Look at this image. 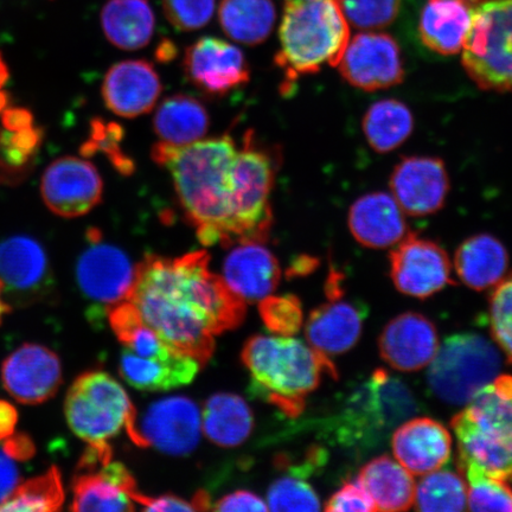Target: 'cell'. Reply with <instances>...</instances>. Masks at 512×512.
<instances>
[{
  "mask_svg": "<svg viewBox=\"0 0 512 512\" xmlns=\"http://www.w3.org/2000/svg\"><path fill=\"white\" fill-rule=\"evenodd\" d=\"M134 503L144 511H195L192 501L188 502L174 495L150 497L139 491L134 496Z\"/></svg>",
  "mask_w": 512,
  "mask_h": 512,
  "instance_id": "cell-49",
  "label": "cell"
},
{
  "mask_svg": "<svg viewBox=\"0 0 512 512\" xmlns=\"http://www.w3.org/2000/svg\"><path fill=\"white\" fill-rule=\"evenodd\" d=\"M41 195L55 215L75 219L99 206L104 195V182L98 169L88 160L62 157L44 171Z\"/></svg>",
  "mask_w": 512,
  "mask_h": 512,
  "instance_id": "cell-13",
  "label": "cell"
},
{
  "mask_svg": "<svg viewBox=\"0 0 512 512\" xmlns=\"http://www.w3.org/2000/svg\"><path fill=\"white\" fill-rule=\"evenodd\" d=\"M108 320L114 335L124 344L125 349L133 354L151 360H169L181 354L170 348L157 332L144 322L130 300L110 307Z\"/></svg>",
  "mask_w": 512,
  "mask_h": 512,
  "instance_id": "cell-36",
  "label": "cell"
},
{
  "mask_svg": "<svg viewBox=\"0 0 512 512\" xmlns=\"http://www.w3.org/2000/svg\"><path fill=\"white\" fill-rule=\"evenodd\" d=\"M349 25L361 30L388 27L399 14L400 0H336Z\"/></svg>",
  "mask_w": 512,
  "mask_h": 512,
  "instance_id": "cell-43",
  "label": "cell"
},
{
  "mask_svg": "<svg viewBox=\"0 0 512 512\" xmlns=\"http://www.w3.org/2000/svg\"><path fill=\"white\" fill-rule=\"evenodd\" d=\"M360 307L332 294L330 302L312 311L305 325L307 342L325 356L341 355L355 347L362 334Z\"/></svg>",
  "mask_w": 512,
  "mask_h": 512,
  "instance_id": "cell-25",
  "label": "cell"
},
{
  "mask_svg": "<svg viewBox=\"0 0 512 512\" xmlns=\"http://www.w3.org/2000/svg\"><path fill=\"white\" fill-rule=\"evenodd\" d=\"M254 428V416L239 395L219 393L207 400L202 412V431L221 447L245 443Z\"/></svg>",
  "mask_w": 512,
  "mask_h": 512,
  "instance_id": "cell-33",
  "label": "cell"
},
{
  "mask_svg": "<svg viewBox=\"0 0 512 512\" xmlns=\"http://www.w3.org/2000/svg\"><path fill=\"white\" fill-rule=\"evenodd\" d=\"M19 483L21 480L15 460L0 450V503L14 492Z\"/></svg>",
  "mask_w": 512,
  "mask_h": 512,
  "instance_id": "cell-51",
  "label": "cell"
},
{
  "mask_svg": "<svg viewBox=\"0 0 512 512\" xmlns=\"http://www.w3.org/2000/svg\"><path fill=\"white\" fill-rule=\"evenodd\" d=\"M209 262L206 251L172 259L146 256L128 297L170 348L201 366L214 354L215 337L238 328L246 316V303L210 270Z\"/></svg>",
  "mask_w": 512,
  "mask_h": 512,
  "instance_id": "cell-1",
  "label": "cell"
},
{
  "mask_svg": "<svg viewBox=\"0 0 512 512\" xmlns=\"http://www.w3.org/2000/svg\"><path fill=\"white\" fill-rule=\"evenodd\" d=\"M251 374V392L296 418L324 374L336 376L328 356L293 336H254L241 354Z\"/></svg>",
  "mask_w": 512,
  "mask_h": 512,
  "instance_id": "cell-3",
  "label": "cell"
},
{
  "mask_svg": "<svg viewBox=\"0 0 512 512\" xmlns=\"http://www.w3.org/2000/svg\"><path fill=\"white\" fill-rule=\"evenodd\" d=\"M73 511H132L139 492L136 480L124 464L113 460L108 445H88L72 483Z\"/></svg>",
  "mask_w": 512,
  "mask_h": 512,
  "instance_id": "cell-10",
  "label": "cell"
},
{
  "mask_svg": "<svg viewBox=\"0 0 512 512\" xmlns=\"http://www.w3.org/2000/svg\"><path fill=\"white\" fill-rule=\"evenodd\" d=\"M64 413L76 437L87 445H108L121 431H131L137 409L117 380L105 371L93 370L70 386Z\"/></svg>",
  "mask_w": 512,
  "mask_h": 512,
  "instance_id": "cell-7",
  "label": "cell"
},
{
  "mask_svg": "<svg viewBox=\"0 0 512 512\" xmlns=\"http://www.w3.org/2000/svg\"><path fill=\"white\" fill-rule=\"evenodd\" d=\"M325 510L331 512L376 511L373 499L370 498L368 492L358 480L344 484L335 495L331 496L328 503H326Z\"/></svg>",
  "mask_w": 512,
  "mask_h": 512,
  "instance_id": "cell-47",
  "label": "cell"
},
{
  "mask_svg": "<svg viewBox=\"0 0 512 512\" xmlns=\"http://www.w3.org/2000/svg\"><path fill=\"white\" fill-rule=\"evenodd\" d=\"M260 316L268 331L279 336H293L302 329L304 313L299 299L292 294L271 296L259 304Z\"/></svg>",
  "mask_w": 512,
  "mask_h": 512,
  "instance_id": "cell-44",
  "label": "cell"
},
{
  "mask_svg": "<svg viewBox=\"0 0 512 512\" xmlns=\"http://www.w3.org/2000/svg\"><path fill=\"white\" fill-rule=\"evenodd\" d=\"M389 185L403 213L426 216L444 207L450 179L443 160L408 157L395 166Z\"/></svg>",
  "mask_w": 512,
  "mask_h": 512,
  "instance_id": "cell-19",
  "label": "cell"
},
{
  "mask_svg": "<svg viewBox=\"0 0 512 512\" xmlns=\"http://www.w3.org/2000/svg\"><path fill=\"white\" fill-rule=\"evenodd\" d=\"M165 17L178 31L206 27L214 16L215 0H162Z\"/></svg>",
  "mask_w": 512,
  "mask_h": 512,
  "instance_id": "cell-46",
  "label": "cell"
},
{
  "mask_svg": "<svg viewBox=\"0 0 512 512\" xmlns=\"http://www.w3.org/2000/svg\"><path fill=\"white\" fill-rule=\"evenodd\" d=\"M267 508L272 511H319V497L304 476L291 473L271 485L267 495Z\"/></svg>",
  "mask_w": 512,
  "mask_h": 512,
  "instance_id": "cell-42",
  "label": "cell"
},
{
  "mask_svg": "<svg viewBox=\"0 0 512 512\" xmlns=\"http://www.w3.org/2000/svg\"><path fill=\"white\" fill-rule=\"evenodd\" d=\"M202 431L200 408L185 396H171L151 403L136 415L127 433L140 447H155L171 456H187L195 450Z\"/></svg>",
  "mask_w": 512,
  "mask_h": 512,
  "instance_id": "cell-11",
  "label": "cell"
},
{
  "mask_svg": "<svg viewBox=\"0 0 512 512\" xmlns=\"http://www.w3.org/2000/svg\"><path fill=\"white\" fill-rule=\"evenodd\" d=\"M10 312V305L4 296V287L0 281V324L3 323L4 317Z\"/></svg>",
  "mask_w": 512,
  "mask_h": 512,
  "instance_id": "cell-54",
  "label": "cell"
},
{
  "mask_svg": "<svg viewBox=\"0 0 512 512\" xmlns=\"http://www.w3.org/2000/svg\"><path fill=\"white\" fill-rule=\"evenodd\" d=\"M9 78L8 64L5 63L2 53H0V114L5 111V107L8 105V95L3 92V88L6 82L9 81Z\"/></svg>",
  "mask_w": 512,
  "mask_h": 512,
  "instance_id": "cell-53",
  "label": "cell"
},
{
  "mask_svg": "<svg viewBox=\"0 0 512 512\" xmlns=\"http://www.w3.org/2000/svg\"><path fill=\"white\" fill-rule=\"evenodd\" d=\"M162 91V82L155 67L144 60L114 64L101 88L108 110L127 119L150 113Z\"/></svg>",
  "mask_w": 512,
  "mask_h": 512,
  "instance_id": "cell-21",
  "label": "cell"
},
{
  "mask_svg": "<svg viewBox=\"0 0 512 512\" xmlns=\"http://www.w3.org/2000/svg\"><path fill=\"white\" fill-rule=\"evenodd\" d=\"M390 277L398 290L425 299L451 283V261L437 243L409 234L390 253Z\"/></svg>",
  "mask_w": 512,
  "mask_h": 512,
  "instance_id": "cell-17",
  "label": "cell"
},
{
  "mask_svg": "<svg viewBox=\"0 0 512 512\" xmlns=\"http://www.w3.org/2000/svg\"><path fill=\"white\" fill-rule=\"evenodd\" d=\"M48 277V256L40 242L24 235L0 242V281L4 291L29 296L40 291Z\"/></svg>",
  "mask_w": 512,
  "mask_h": 512,
  "instance_id": "cell-26",
  "label": "cell"
},
{
  "mask_svg": "<svg viewBox=\"0 0 512 512\" xmlns=\"http://www.w3.org/2000/svg\"><path fill=\"white\" fill-rule=\"evenodd\" d=\"M459 2H462L473 9L480 2V0H459Z\"/></svg>",
  "mask_w": 512,
  "mask_h": 512,
  "instance_id": "cell-55",
  "label": "cell"
},
{
  "mask_svg": "<svg viewBox=\"0 0 512 512\" xmlns=\"http://www.w3.org/2000/svg\"><path fill=\"white\" fill-rule=\"evenodd\" d=\"M279 40L274 62L285 76L281 89L287 94L324 64L338 66L350 41V25L336 0L286 2Z\"/></svg>",
  "mask_w": 512,
  "mask_h": 512,
  "instance_id": "cell-4",
  "label": "cell"
},
{
  "mask_svg": "<svg viewBox=\"0 0 512 512\" xmlns=\"http://www.w3.org/2000/svg\"><path fill=\"white\" fill-rule=\"evenodd\" d=\"M463 66L484 91L512 92V0H486L472 9Z\"/></svg>",
  "mask_w": 512,
  "mask_h": 512,
  "instance_id": "cell-8",
  "label": "cell"
},
{
  "mask_svg": "<svg viewBox=\"0 0 512 512\" xmlns=\"http://www.w3.org/2000/svg\"><path fill=\"white\" fill-rule=\"evenodd\" d=\"M183 66L192 85L209 98H223L251 79L242 51L216 37H203L192 44L185 51Z\"/></svg>",
  "mask_w": 512,
  "mask_h": 512,
  "instance_id": "cell-16",
  "label": "cell"
},
{
  "mask_svg": "<svg viewBox=\"0 0 512 512\" xmlns=\"http://www.w3.org/2000/svg\"><path fill=\"white\" fill-rule=\"evenodd\" d=\"M234 246L224 259L221 278L229 291L246 304L260 303L279 285V261L262 242H240Z\"/></svg>",
  "mask_w": 512,
  "mask_h": 512,
  "instance_id": "cell-20",
  "label": "cell"
},
{
  "mask_svg": "<svg viewBox=\"0 0 512 512\" xmlns=\"http://www.w3.org/2000/svg\"><path fill=\"white\" fill-rule=\"evenodd\" d=\"M337 67L345 81L367 92L392 88L405 78L398 43L381 32L352 37Z\"/></svg>",
  "mask_w": 512,
  "mask_h": 512,
  "instance_id": "cell-15",
  "label": "cell"
},
{
  "mask_svg": "<svg viewBox=\"0 0 512 512\" xmlns=\"http://www.w3.org/2000/svg\"><path fill=\"white\" fill-rule=\"evenodd\" d=\"M501 366V356L488 339L476 334L453 335L445 339L428 366V386L444 402L467 405L496 379Z\"/></svg>",
  "mask_w": 512,
  "mask_h": 512,
  "instance_id": "cell-9",
  "label": "cell"
},
{
  "mask_svg": "<svg viewBox=\"0 0 512 512\" xmlns=\"http://www.w3.org/2000/svg\"><path fill=\"white\" fill-rule=\"evenodd\" d=\"M124 138V128L120 125L95 119L92 121L91 134L82 146V156L91 157L101 152L119 174L130 176L136 170V165L123 149Z\"/></svg>",
  "mask_w": 512,
  "mask_h": 512,
  "instance_id": "cell-41",
  "label": "cell"
},
{
  "mask_svg": "<svg viewBox=\"0 0 512 512\" xmlns=\"http://www.w3.org/2000/svg\"><path fill=\"white\" fill-rule=\"evenodd\" d=\"M467 486V509L512 512V489L503 479L491 477L472 460L459 456Z\"/></svg>",
  "mask_w": 512,
  "mask_h": 512,
  "instance_id": "cell-40",
  "label": "cell"
},
{
  "mask_svg": "<svg viewBox=\"0 0 512 512\" xmlns=\"http://www.w3.org/2000/svg\"><path fill=\"white\" fill-rule=\"evenodd\" d=\"M471 14L470 6L459 0H431L420 18L422 42L440 55L460 53L469 34Z\"/></svg>",
  "mask_w": 512,
  "mask_h": 512,
  "instance_id": "cell-29",
  "label": "cell"
},
{
  "mask_svg": "<svg viewBox=\"0 0 512 512\" xmlns=\"http://www.w3.org/2000/svg\"><path fill=\"white\" fill-rule=\"evenodd\" d=\"M2 382L16 401L40 405L53 398L61 387L60 358L43 345L23 344L4 361Z\"/></svg>",
  "mask_w": 512,
  "mask_h": 512,
  "instance_id": "cell-18",
  "label": "cell"
},
{
  "mask_svg": "<svg viewBox=\"0 0 512 512\" xmlns=\"http://www.w3.org/2000/svg\"><path fill=\"white\" fill-rule=\"evenodd\" d=\"M414 507L419 511H464L467 486L463 476L450 470L427 473L416 485Z\"/></svg>",
  "mask_w": 512,
  "mask_h": 512,
  "instance_id": "cell-39",
  "label": "cell"
},
{
  "mask_svg": "<svg viewBox=\"0 0 512 512\" xmlns=\"http://www.w3.org/2000/svg\"><path fill=\"white\" fill-rule=\"evenodd\" d=\"M66 502L61 472L53 466L43 475L19 483L12 494L0 503V511L51 512Z\"/></svg>",
  "mask_w": 512,
  "mask_h": 512,
  "instance_id": "cell-38",
  "label": "cell"
},
{
  "mask_svg": "<svg viewBox=\"0 0 512 512\" xmlns=\"http://www.w3.org/2000/svg\"><path fill=\"white\" fill-rule=\"evenodd\" d=\"M2 450L15 462H25L35 456L36 446L29 435L15 432L3 441Z\"/></svg>",
  "mask_w": 512,
  "mask_h": 512,
  "instance_id": "cell-50",
  "label": "cell"
},
{
  "mask_svg": "<svg viewBox=\"0 0 512 512\" xmlns=\"http://www.w3.org/2000/svg\"><path fill=\"white\" fill-rule=\"evenodd\" d=\"M211 510L215 511H267L264 499L251 491L240 490L219 499Z\"/></svg>",
  "mask_w": 512,
  "mask_h": 512,
  "instance_id": "cell-48",
  "label": "cell"
},
{
  "mask_svg": "<svg viewBox=\"0 0 512 512\" xmlns=\"http://www.w3.org/2000/svg\"><path fill=\"white\" fill-rule=\"evenodd\" d=\"M418 411L411 389L386 370H376L352 395L347 421L356 434H382Z\"/></svg>",
  "mask_w": 512,
  "mask_h": 512,
  "instance_id": "cell-12",
  "label": "cell"
},
{
  "mask_svg": "<svg viewBox=\"0 0 512 512\" xmlns=\"http://www.w3.org/2000/svg\"><path fill=\"white\" fill-rule=\"evenodd\" d=\"M286 2L297 3V2H306V0H286Z\"/></svg>",
  "mask_w": 512,
  "mask_h": 512,
  "instance_id": "cell-56",
  "label": "cell"
},
{
  "mask_svg": "<svg viewBox=\"0 0 512 512\" xmlns=\"http://www.w3.org/2000/svg\"><path fill=\"white\" fill-rule=\"evenodd\" d=\"M348 223L352 236L368 248L392 247L408 235L405 213L386 192L358 198L350 208Z\"/></svg>",
  "mask_w": 512,
  "mask_h": 512,
  "instance_id": "cell-24",
  "label": "cell"
},
{
  "mask_svg": "<svg viewBox=\"0 0 512 512\" xmlns=\"http://www.w3.org/2000/svg\"><path fill=\"white\" fill-rule=\"evenodd\" d=\"M209 113L194 96L176 94L166 98L157 108L153 130L159 143L185 146L200 142L208 132Z\"/></svg>",
  "mask_w": 512,
  "mask_h": 512,
  "instance_id": "cell-30",
  "label": "cell"
},
{
  "mask_svg": "<svg viewBox=\"0 0 512 512\" xmlns=\"http://www.w3.org/2000/svg\"><path fill=\"white\" fill-rule=\"evenodd\" d=\"M357 480L373 499L376 511H406L414 505L413 475L396 459L382 456L371 460Z\"/></svg>",
  "mask_w": 512,
  "mask_h": 512,
  "instance_id": "cell-31",
  "label": "cell"
},
{
  "mask_svg": "<svg viewBox=\"0 0 512 512\" xmlns=\"http://www.w3.org/2000/svg\"><path fill=\"white\" fill-rule=\"evenodd\" d=\"M279 160L261 146L254 133H245L229 176V246L265 243L273 226L271 195Z\"/></svg>",
  "mask_w": 512,
  "mask_h": 512,
  "instance_id": "cell-6",
  "label": "cell"
},
{
  "mask_svg": "<svg viewBox=\"0 0 512 512\" xmlns=\"http://www.w3.org/2000/svg\"><path fill=\"white\" fill-rule=\"evenodd\" d=\"M18 412L9 401L0 400V443L16 432Z\"/></svg>",
  "mask_w": 512,
  "mask_h": 512,
  "instance_id": "cell-52",
  "label": "cell"
},
{
  "mask_svg": "<svg viewBox=\"0 0 512 512\" xmlns=\"http://www.w3.org/2000/svg\"><path fill=\"white\" fill-rule=\"evenodd\" d=\"M489 315L492 337L512 363V274L496 285Z\"/></svg>",
  "mask_w": 512,
  "mask_h": 512,
  "instance_id": "cell-45",
  "label": "cell"
},
{
  "mask_svg": "<svg viewBox=\"0 0 512 512\" xmlns=\"http://www.w3.org/2000/svg\"><path fill=\"white\" fill-rule=\"evenodd\" d=\"M200 368V362L184 354L169 360H151L127 349L121 352L119 361V373L131 387L152 393L187 386Z\"/></svg>",
  "mask_w": 512,
  "mask_h": 512,
  "instance_id": "cell-27",
  "label": "cell"
},
{
  "mask_svg": "<svg viewBox=\"0 0 512 512\" xmlns=\"http://www.w3.org/2000/svg\"><path fill=\"white\" fill-rule=\"evenodd\" d=\"M380 352L390 367L413 373L430 366L439 349L438 332L420 313H403L382 331Z\"/></svg>",
  "mask_w": 512,
  "mask_h": 512,
  "instance_id": "cell-22",
  "label": "cell"
},
{
  "mask_svg": "<svg viewBox=\"0 0 512 512\" xmlns=\"http://www.w3.org/2000/svg\"><path fill=\"white\" fill-rule=\"evenodd\" d=\"M363 132L373 150L387 153L398 149L411 136L412 112L398 100H381L369 108L363 118Z\"/></svg>",
  "mask_w": 512,
  "mask_h": 512,
  "instance_id": "cell-37",
  "label": "cell"
},
{
  "mask_svg": "<svg viewBox=\"0 0 512 512\" xmlns=\"http://www.w3.org/2000/svg\"><path fill=\"white\" fill-rule=\"evenodd\" d=\"M2 121L0 172L10 179L28 168L40 145L41 133L32 125L31 114L23 108L5 110Z\"/></svg>",
  "mask_w": 512,
  "mask_h": 512,
  "instance_id": "cell-35",
  "label": "cell"
},
{
  "mask_svg": "<svg viewBox=\"0 0 512 512\" xmlns=\"http://www.w3.org/2000/svg\"><path fill=\"white\" fill-rule=\"evenodd\" d=\"M451 426L460 457L491 477L512 480V376H497L480 389Z\"/></svg>",
  "mask_w": 512,
  "mask_h": 512,
  "instance_id": "cell-5",
  "label": "cell"
},
{
  "mask_svg": "<svg viewBox=\"0 0 512 512\" xmlns=\"http://www.w3.org/2000/svg\"><path fill=\"white\" fill-rule=\"evenodd\" d=\"M238 145L229 134L185 146L157 143L152 159L168 170L185 219L204 246L229 247V176Z\"/></svg>",
  "mask_w": 512,
  "mask_h": 512,
  "instance_id": "cell-2",
  "label": "cell"
},
{
  "mask_svg": "<svg viewBox=\"0 0 512 512\" xmlns=\"http://www.w3.org/2000/svg\"><path fill=\"white\" fill-rule=\"evenodd\" d=\"M92 233L91 245L76 264V280L88 299L110 309L130 297L137 266H133L123 249L101 242L98 230Z\"/></svg>",
  "mask_w": 512,
  "mask_h": 512,
  "instance_id": "cell-14",
  "label": "cell"
},
{
  "mask_svg": "<svg viewBox=\"0 0 512 512\" xmlns=\"http://www.w3.org/2000/svg\"><path fill=\"white\" fill-rule=\"evenodd\" d=\"M156 18L147 0H108L101 11V27L114 47L142 49L155 34Z\"/></svg>",
  "mask_w": 512,
  "mask_h": 512,
  "instance_id": "cell-32",
  "label": "cell"
},
{
  "mask_svg": "<svg viewBox=\"0 0 512 512\" xmlns=\"http://www.w3.org/2000/svg\"><path fill=\"white\" fill-rule=\"evenodd\" d=\"M508 265L507 249L501 241L488 234L467 239L454 256L458 277L477 291L496 286L505 277Z\"/></svg>",
  "mask_w": 512,
  "mask_h": 512,
  "instance_id": "cell-28",
  "label": "cell"
},
{
  "mask_svg": "<svg viewBox=\"0 0 512 512\" xmlns=\"http://www.w3.org/2000/svg\"><path fill=\"white\" fill-rule=\"evenodd\" d=\"M398 427L392 440L394 456L413 476L437 471L450 459L451 434L440 422L416 418Z\"/></svg>",
  "mask_w": 512,
  "mask_h": 512,
  "instance_id": "cell-23",
  "label": "cell"
},
{
  "mask_svg": "<svg viewBox=\"0 0 512 512\" xmlns=\"http://www.w3.org/2000/svg\"><path fill=\"white\" fill-rule=\"evenodd\" d=\"M219 19L224 34L253 47L272 34L277 11L273 0H221Z\"/></svg>",
  "mask_w": 512,
  "mask_h": 512,
  "instance_id": "cell-34",
  "label": "cell"
}]
</instances>
